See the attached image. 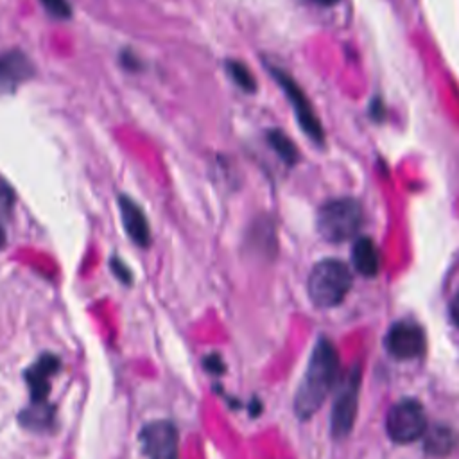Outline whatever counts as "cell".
Returning <instances> with one entry per match:
<instances>
[{"label": "cell", "mask_w": 459, "mask_h": 459, "mask_svg": "<svg viewBox=\"0 0 459 459\" xmlns=\"http://www.w3.org/2000/svg\"><path fill=\"white\" fill-rule=\"evenodd\" d=\"M337 382L339 353L330 339L319 337L312 348L305 375L294 396L296 416L299 420H308L316 414Z\"/></svg>", "instance_id": "1"}, {"label": "cell", "mask_w": 459, "mask_h": 459, "mask_svg": "<svg viewBox=\"0 0 459 459\" xmlns=\"http://www.w3.org/2000/svg\"><path fill=\"white\" fill-rule=\"evenodd\" d=\"M351 283V271L342 260L325 258L312 267L307 281V290L316 307L332 308L346 298Z\"/></svg>", "instance_id": "2"}, {"label": "cell", "mask_w": 459, "mask_h": 459, "mask_svg": "<svg viewBox=\"0 0 459 459\" xmlns=\"http://www.w3.org/2000/svg\"><path fill=\"white\" fill-rule=\"evenodd\" d=\"M362 224L360 203L353 197H337L323 203L316 215L317 233L326 242H344L359 233Z\"/></svg>", "instance_id": "3"}, {"label": "cell", "mask_w": 459, "mask_h": 459, "mask_svg": "<svg viewBox=\"0 0 459 459\" xmlns=\"http://www.w3.org/2000/svg\"><path fill=\"white\" fill-rule=\"evenodd\" d=\"M360 366H353L346 377L341 380L337 396L333 400L332 416H330V430L335 439H342L350 434L355 416H357V403H359V391H360Z\"/></svg>", "instance_id": "4"}, {"label": "cell", "mask_w": 459, "mask_h": 459, "mask_svg": "<svg viewBox=\"0 0 459 459\" xmlns=\"http://www.w3.org/2000/svg\"><path fill=\"white\" fill-rule=\"evenodd\" d=\"M385 430L396 443H411L427 430V416L418 400L405 398L394 403L385 416Z\"/></svg>", "instance_id": "5"}, {"label": "cell", "mask_w": 459, "mask_h": 459, "mask_svg": "<svg viewBox=\"0 0 459 459\" xmlns=\"http://www.w3.org/2000/svg\"><path fill=\"white\" fill-rule=\"evenodd\" d=\"M271 75L276 79V82L281 86V90L285 91L289 102L292 104V109L296 113V118H298V124L299 127L305 131V134L316 142V143H323L325 142V131H323V126L317 118V115L314 113L312 109V104L310 100L307 99L305 91L298 86V82L283 70L276 68V66H271L269 68Z\"/></svg>", "instance_id": "6"}, {"label": "cell", "mask_w": 459, "mask_h": 459, "mask_svg": "<svg viewBox=\"0 0 459 459\" xmlns=\"http://www.w3.org/2000/svg\"><path fill=\"white\" fill-rule=\"evenodd\" d=\"M140 443L147 459H179V437L174 423L154 420L140 432Z\"/></svg>", "instance_id": "7"}, {"label": "cell", "mask_w": 459, "mask_h": 459, "mask_svg": "<svg viewBox=\"0 0 459 459\" xmlns=\"http://www.w3.org/2000/svg\"><path fill=\"white\" fill-rule=\"evenodd\" d=\"M385 348L398 360L418 359L425 353L427 337L418 323L398 321L387 330Z\"/></svg>", "instance_id": "8"}, {"label": "cell", "mask_w": 459, "mask_h": 459, "mask_svg": "<svg viewBox=\"0 0 459 459\" xmlns=\"http://www.w3.org/2000/svg\"><path fill=\"white\" fill-rule=\"evenodd\" d=\"M34 74L32 61L20 50L0 54V93L14 91Z\"/></svg>", "instance_id": "9"}, {"label": "cell", "mask_w": 459, "mask_h": 459, "mask_svg": "<svg viewBox=\"0 0 459 459\" xmlns=\"http://www.w3.org/2000/svg\"><path fill=\"white\" fill-rule=\"evenodd\" d=\"M57 369H59V359L56 355L45 353L25 371V378L30 387L32 403L47 402V396L50 391V378L57 373Z\"/></svg>", "instance_id": "10"}, {"label": "cell", "mask_w": 459, "mask_h": 459, "mask_svg": "<svg viewBox=\"0 0 459 459\" xmlns=\"http://www.w3.org/2000/svg\"><path fill=\"white\" fill-rule=\"evenodd\" d=\"M118 208H120V217L124 222V228L131 240L140 246L147 247L151 244V228L147 222V217L143 210L140 208L138 203H134L131 197L120 194L118 195Z\"/></svg>", "instance_id": "11"}, {"label": "cell", "mask_w": 459, "mask_h": 459, "mask_svg": "<svg viewBox=\"0 0 459 459\" xmlns=\"http://www.w3.org/2000/svg\"><path fill=\"white\" fill-rule=\"evenodd\" d=\"M351 260H353L355 269L366 278L377 276V273L380 269V255H378L375 242L369 237H360L355 240L353 251H351Z\"/></svg>", "instance_id": "12"}, {"label": "cell", "mask_w": 459, "mask_h": 459, "mask_svg": "<svg viewBox=\"0 0 459 459\" xmlns=\"http://www.w3.org/2000/svg\"><path fill=\"white\" fill-rule=\"evenodd\" d=\"M459 443V436L446 425H434L425 436V452L430 455H448Z\"/></svg>", "instance_id": "13"}, {"label": "cell", "mask_w": 459, "mask_h": 459, "mask_svg": "<svg viewBox=\"0 0 459 459\" xmlns=\"http://www.w3.org/2000/svg\"><path fill=\"white\" fill-rule=\"evenodd\" d=\"M267 142L269 145L274 149V152L287 163V165H294L299 160L298 149L294 145V142L280 129H271L267 133Z\"/></svg>", "instance_id": "14"}, {"label": "cell", "mask_w": 459, "mask_h": 459, "mask_svg": "<svg viewBox=\"0 0 459 459\" xmlns=\"http://www.w3.org/2000/svg\"><path fill=\"white\" fill-rule=\"evenodd\" d=\"M50 420H52V407L47 402L32 403L27 411H23L20 414V421L30 429L47 427L50 423Z\"/></svg>", "instance_id": "15"}, {"label": "cell", "mask_w": 459, "mask_h": 459, "mask_svg": "<svg viewBox=\"0 0 459 459\" xmlns=\"http://www.w3.org/2000/svg\"><path fill=\"white\" fill-rule=\"evenodd\" d=\"M226 65H228V74H230V77L233 79V82H235L238 88H242L244 91H255V90H256V81H255L251 70H249L242 61L231 59V61H228Z\"/></svg>", "instance_id": "16"}, {"label": "cell", "mask_w": 459, "mask_h": 459, "mask_svg": "<svg viewBox=\"0 0 459 459\" xmlns=\"http://www.w3.org/2000/svg\"><path fill=\"white\" fill-rule=\"evenodd\" d=\"M14 204V190L13 186L0 178V213H7Z\"/></svg>", "instance_id": "17"}, {"label": "cell", "mask_w": 459, "mask_h": 459, "mask_svg": "<svg viewBox=\"0 0 459 459\" xmlns=\"http://www.w3.org/2000/svg\"><path fill=\"white\" fill-rule=\"evenodd\" d=\"M47 11L56 18H68L70 16V4L68 0H41Z\"/></svg>", "instance_id": "18"}, {"label": "cell", "mask_w": 459, "mask_h": 459, "mask_svg": "<svg viewBox=\"0 0 459 459\" xmlns=\"http://www.w3.org/2000/svg\"><path fill=\"white\" fill-rule=\"evenodd\" d=\"M111 269L115 271V274L118 276V280H120V281H124V283H131L133 276H131V271L126 267V264H124V262H120V260L113 258V260H111Z\"/></svg>", "instance_id": "19"}, {"label": "cell", "mask_w": 459, "mask_h": 459, "mask_svg": "<svg viewBox=\"0 0 459 459\" xmlns=\"http://www.w3.org/2000/svg\"><path fill=\"white\" fill-rule=\"evenodd\" d=\"M204 366L206 369H210L212 373H222L224 371V364H222V359L219 355H208L204 359Z\"/></svg>", "instance_id": "20"}, {"label": "cell", "mask_w": 459, "mask_h": 459, "mask_svg": "<svg viewBox=\"0 0 459 459\" xmlns=\"http://www.w3.org/2000/svg\"><path fill=\"white\" fill-rule=\"evenodd\" d=\"M448 312H450V319L454 321L455 326H459V294H455L448 305Z\"/></svg>", "instance_id": "21"}, {"label": "cell", "mask_w": 459, "mask_h": 459, "mask_svg": "<svg viewBox=\"0 0 459 459\" xmlns=\"http://www.w3.org/2000/svg\"><path fill=\"white\" fill-rule=\"evenodd\" d=\"M317 5H325V7H330V5H333V4H337L339 0H314Z\"/></svg>", "instance_id": "22"}, {"label": "cell", "mask_w": 459, "mask_h": 459, "mask_svg": "<svg viewBox=\"0 0 459 459\" xmlns=\"http://www.w3.org/2000/svg\"><path fill=\"white\" fill-rule=\"evenodd\" d=\"M5 242H7V237H5V231H4V228L0 226V249L5 246Z\"/></svg>", "instance_id": "23"}]
</instances>
